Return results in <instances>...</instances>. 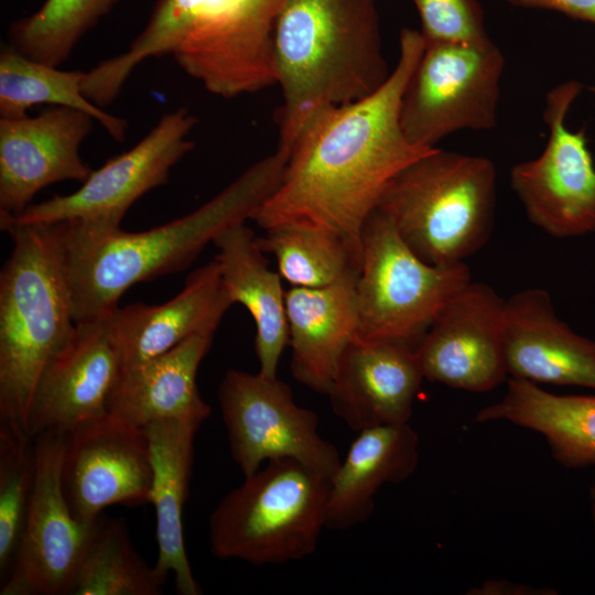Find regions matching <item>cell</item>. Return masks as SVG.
I'll return each mask as SVG.
<instances>
[{"instance_id": "d4e9b609", "label": "cell", "mask_w": 595, "mask_h": 595, "mask_svg": "<svg viewBox=\"0 0 595 595\" xmlns=\"http://www.w3.org/2000/svg\"><path fill=\"white\" fill-rule=\"evenodd\" d=\"M235 0H158L129 48L85 72L82 91L99 107L111 104L132 71L152 56L186 54L206 42L223 24Z\"/></svg>"}, {"instance_id": "5bb4252c", "label": "cell", "mask_w": 595, "mask_h": 595, "mask_svg": "<svg viewBox=\"0 0 595 595\" xmlns=\"http://www.w3.org/2000/svg\"><path fill=\"white\" fill-rule=\"evenodd\" d=\"M505 307L506 300L486 283L462 288L416 349L424 379L472 392L505 381Z\"/></svg>"}, {"instance_id": "836d02e7", "label": "cell", "mask_w": 595, "mask_h": 595, "mask_svg": "<svg viewBox=\"0 0 595 595\" xmlns=\"http://www.w3.org/2000/svg\"><path fill=\"white\" fill-rule=\"evenodd\" d=\"M526 9L552 10L572 19L595 24V0H506Z\"/></svg>"}, {"instance_id": "44dd1931", "label": "cell", "mask_w": 595, "mask_h": 595, "mask_svg": "<svg viewBox=\"0 0 595 595\" xmlns=\"http://www.w3.org/2000/svg\"><path fill=\"white\" fill-rule=\"evenodd\" d=\"M358 274L353 270L326 286L285 292L291 372L315 392L328 394L340 358L357 336Z\"/></svg>"}, {"instance_id": "cb8c5ba5", "label": "cell", "mask_w": 595, "mask_h": 595, "mask_svg": "<svg viewBox=\"0 0 595 595\" xmlns=\"http://www.w3.org/2000/svg\"><path fill=\"white\" fill-rule=\"evenodd\" d=\"M419 463V436L409 423L358 432L331 479L325 528L343 531L365 522L386 484L408 479Z\"/></svg>"}, {"instance_id": "7402d4cb", "label": "cell", "mask_w": 595, "mask_h": 595, "mask_svg": "<svg viewBox=\"0 0 595 595\" xmlns=\"http://www.w3.org/2000/svg\"><path fill=\"white\" fill-rule=\"evenodd\" d=\"M202 423L187 420H163L143 428L150 447L152 484L150 504L155 511L158 560L154 570L165 583L174 575L181 595H201L183 533V509L188 496L193 467L194 437Z\"/></svg>"}, {"instance_id": "f546056e", "label": "cell", "mask_w": 595, "mask_h": 595, "mask_svg": "<svg viewBox=\"0 0 595 595\" xmlns=\"http://www.w3.org/2000/svg\"><path fill=\"white\" fill-rule=\"evenodd\" d=\"M256 237L264 253L274 256L279 274L293 286L322 288L353 270L360 271L346 244L336 235L305 226H282Z\"/></svg>"}, {"instance_id": "277c9868", "label": "cell", "mask_w": 595, "mask_h": 595, "mask_svg": "<svg viewBox=\"0 0 595 595\" xmlns=\"http://www.w3.org/2000/svg\"><path fill=\"white\" fill-rule=\"evenodd\" d=\"M0 227L12 241L0 272V433L32 439L36 385L76 325L62 224Z\"/></svg>"}, {"instance_id": "d6a6232c", "label": "cell", "mask_w": 595, "mask_h": 595, "mask_svg": "<svg viewBox=\"0 0 595 595\" xmlns=\"http://www.w3.org/2000/svg\"><path fill=\"white\" fill-rule=\"evenodd\" d=\"M424 44L474 43L489 39L477 0H413Z\"/></svg>"}, {"instance_id": "4dcf8cb0", "label": "cell", "mask_w": 595, "mask_h": 595, "mask_svg": "<svg viewBox=\"0 0 595 595\" xmlns=\"http://www.w3.org/2000/svg\"><path fill=\"white\" fill-rule=\"evenodd\" d=\"M117 0H44L32 14L11 23L9 40L22 54L60 66Z\"/></svg>"}, {"instance_id": "9a60e30c", "label": "cell", "mask_w": 595, "mask_h": 595, "mask_svg": "<svg viewBox=\"0 0 595 595\" xmlns=\"http://www.w3.org/2000/svg\"><path fill=\"white\" fill-rule=\"evenodd\" d=\"M122 361L107 315L77 322L72 337L52 358L36 385L29 434H66L108 412Z\"/></svg>"}, {"instance_id": "6da1fadb", "label": "cell", "mask_w": 595, "mask_h": 595, "mask_svg": "<svg viewBox=\"0 0 595 595\" xmlns=\"http://www.w3.org/2000/svg\"><path fill=\"white\" fill-rule=\"evenodd\" d=\"M423 47L420 31L402 29L398 62L377 91L311 119L288 153L279 185L251 218L259 227L328 231L361 267L364 226L386 187L435 149L410 142L400 123L401 97Z\"/></svg>"}, {"instance_id": "52a82bcc", "label": "cell", "mask_w": 595, "mask_h": 595, "mask_svg": "<svg viewBox=\"0 0 595 595\" xmlns=\"http://www.w3.org/2000/svg\"><path fill=\"white\" fill-rule=\"evenodd\" d=\"M470 281L465 262L433 266L420 259L376 209L363 230L357 337L418 349L445 305Z\"/></svg>"}, {"instance_id": "2e32d148", "label": "cell", "mask_w": 595, "mask_h": 595, "mask_svg": "<svg viewBox=\"0 0 595 595\" xmlns=\"http://www.w3.org/2000/svg\"><path fill=\"white\" fill-rule=\"evenodd\" d=\"M94 119L56 107L35 117L0 118V213L18 215L44 187L84 183L91 173L79 147Z\"/></svg>"}, {"instance_id": "e575fe53", "label": "cell", "mask_w": 595, "mask_h": 595, "mask_svg": "<svg viewBox=\"0 0 595 595\" xmlns=\"http://www.w3.org/2000/svg\"><path fill=\"white\" fill-rule=\"evenodd\" d=\"M473 595H547L555 592L506 580H489L467 592Z\"/></svg>"}, {"instance_id": "30bf717a", "label": "cell", "mask_w": 595, "mask_h": 595, "mask_svg": "<svg viewBox=\"0 0 595 595\" xmlns=\"http://www.w3.org/2000/svg\"><path fill=\"white\" fill-rule=\"evenodd\" d=\"M197 118L187 109L165 113L130 150L91 171L82 186L31 204L18 215L0 213V221L52 225L76 220L101 229L121 227L131 205L149 191L163 185L171 169L193 150L187 136Z\"/></svg>"}, {"instance_id": "1f68e13d", "label": "cell", "mask_w": 595, "mask_h": 595, "mask_svg": "<svg viewBox=\"0 0 595 595\" xmlns=\"http://www.w3.org/2000/svg\"><path fill=\"white\" fill-rule=\"evenodd\" d=\"M33 439L0 433V578L7 577L18 551L35 483Z\"/></svg>"}, {"instance_id": "e0dca14e", "label": "cell", "mask_w": 595, "mask_h": 595, "mask_svg": "<svg viewBox=\"0 0 595 595\" xmlns=\"http://www.w3.org/2000/svg\"><path fill=\"white\" fill-rule=\"evenodd\" d=\"M424 376L416 349L355 337L344 351L327 394L348 428L409 423Z\"/></svg>"}, {"instance_id": "83f0119b", "label": "cell", "mask_w": 595, "mask_h": 595, "mask_svg": "<svg viewBox=\"0 0 595 595\" xmlns=\"http://www.w3.org/2000/svg\"><path fill=\"white\" fill-rule=\"evenodd\" d=\"M85 72L62 71L35 61L11 44L0 51V115L21 118L35 105H55L80 110L97 120L116 141L126 139L125 119L102 110L82 91Z\"/></svg>"}, {"instance_id": "603a6c76", "label": "cell", "mask_w": 595, "mask_h": 595, "mask_svg": "<svg viewBox=\"0 0 595 595\" xmlns=\"http://www.w3.org/2000/svg\"><path fill=\"white\" fill-rule=\"evenodd\" d=\"M214 335H194L169 351L122 369L108 411L144 428L163 420L203 423L210 407L199 394L196 376Z\"/></svg>"}, {"instance_id": "3957f363", "label": "cell", "mask_w": 595, "mask_h": 595, "mask_svg": "<svg viewBox=\"0 0 595 595\" xmlns=\"http://www.w3.org/2000/svg\"><path fill=\"white\" fill-rule=\"evenodd\" d=\"M273 61L283 100L277 150L288 155L320 111L364 99L389 78L377 0H283Z\"/></svg>"}, {"instance_id": "8992f818", "label": "cell", "mask_w": 595, "mask_h": 595, "mask_svg": "<svg viewBox=\"0 0 595 595\" xmlns=\"http://www.w3.org/2000/svg\"><path fill=\"white\" fill-rule=\"evenodd\" d=\"M331 478L277 458L226 494L209 516V548L221 560L277 565L313 554L325 528Z\"/></svg>"}, {"instance_id": "484cf974", "label": "cell", "mask_w": 595, "mask_h": 595, "mask_svg": "<svg viewBox=\"0 0 595 595\" xmlns=\"http://www.w3.org/2000/svg\"><path fill=\"white\" fill-rule=\"evenodd\" d=\"M213 244L218 249L215 259L231 301L242 304L255 321L258 372L277 378L281 355L289 344L282 278L269 269L264 252L245 223L227 228Z\"/></svg>"}, {"instance_id": "d590c367", "label": "cell", "mask_w": 595, "mask_h": 595, "mask_svg": "<svg viewBox=\"0 0 595 595\" xmlns=\"http://www.w3.org/2000/svg\"><path fill=\"white\" fill-rule=\"evenodd\" d=\"M588 498H589L591 516H592L594 536H595V483L589 488Z\"/></svg>"}, {"instance_id": "ac0fdd59", "label": "cell", "mask_w": 595, "mask_h": 595, "mask_svg": "<svg viewBox=\"0 0 595 595\" xmlns=\"http://www.w3.org/2000/svg\"><path fill=\"white\" fill-rule=\"evenodd\" d=\"M505 353L511 378L595 389V340L559 318L544 289L528 288L506 300Z\"/></svg>"}, {"instance_id": "4316f807", "label": "cell", "mask_w": 595, "mask_h": 595, "mask_svg": "<svg viewBox=\"0 0 595 595\" xmlns=\"http://www.w3.org/2000/svg\"><path fill=\"white\" fill-rule=\"evenodd\" d=\"M507 421L541 434L553 459L569 469L595 466V396L555 394L528 380H507L504 398L475 422Z\"/></svg>"}, {"instance_id": "5b68a950", "label": "cell", "mask_w": 595, "mask_h": 595, "mask_svg": "<svg viewBox=\"0 0 595 595\" xmlns=\"http://www.w3.org/2000/svg\"><path fill=\"white\" fill-rule=\"evenodd\" d=\"M495 206L494 163L437 147L390 181L376 209L420 259L451 266L486 245Z\"/></svg>"}, {"instance_id": "f1b7e54d", "label": "cell", "mask_w": 595, "mask_h": 595, "mask_svg": "<svg viewBox=\"0 0 595 595\" xmlns=\"http://www.w3.org/2000/svg\"><path fill=\"white\" fill-rule=\"evenodd\" d=\"M163 584L134 550L125 521L100 516L71 595H159Z\"/></svg>"}, {"instance_id": "8d00e7d4", "label": "cell", "mask_w": 595, "mask_h": 595, "mask_svg": "<svg viewBox=\"0 0 595 595\" xmlns=\"http://www.w3.org/2000/svg\"><path fill=\"white\" fill-rule=\"evenodd\" d=\"M589 91H591L592 95L595 97V86H591V87H589Z\"/></svg>"}, {"instance_id": "8fae6325", "label": "cell", "mask_w": 595, "mask_h": 595, "mask_svg": "<svg viewBox=\"0 0 595 595\" xmlns=\"http://www.w3.org/2000/svg\"><path fill=\"white\" fill-rule=\"evenodd\" d=\"M583 84L563 82L545 95L543 121L549 138L533 160L517 163L509 182L528 219L555 238L595 231V165L585 129L573 131L566 116Z\"/></svg>"}, {"instance_id": "9c48e42d", "label": "cell", "mask_w": 595, "mask_h": 595, "mask_svg": "<svg viewBox=\"0 0 595 595\" xmlns=\"http://www.w3.org/2000/svg\"><path fill=\"white\" fill-rule=\"evenodd\" d=\"M217 397L231 457L244 477L277 458L299 461L331 479L338 469L342 458L320 435L317 415L298 405L278 377L231 369Z\"/></svg>"}, {"instance_id": "d6986e66", "label": "cell", "mask_w": 595, "mask_h": 595, "mask_svg": "<svg viewBox=\"0 0 595 595\" xmlns=\"http://www.w3.org/2000/svg\"><path fill=\"white\" fill-rule=\"evenodd\" d=\"M234 304L216 259L193 271L171 300L117 306L107 314L122 369L164 354L194 335H214Z\"/></svg>"}, {"instance_id": "7c38bea8", "label": "cell", "mask_w": 595, "mask_h": 595, "mask_svg": "<svg viewBox=\"0 0 595 595\" xmlns=\"http://www.w3.org/2000/svg\"><path fill=\"white\" fill-rule=\"evenodd\" d=\"M36 470L24 531L1 595H71L96 523L78 521L62 487L64 433L34 439ZM100 518V517H99Z\"/></svg>"}, {"instance_id": "ba28073f", "label": "cell", "mask_w": 595, "mask_h": 595, "mask_svg": "<svg viewBox=\"0 0 595 595\" xmlns=\"http://www.w3.org/2000/svg\"><path fill=\"white\" fill-rule=\"evenodd\" d=\"M504 69L505 57L490 39L424 44L401 97L408 140L436 148L457 131L495 129Z\"/></svg>"}, {"instance_id": "7a4b0ae2", "label": "cell", "mask_w": 595, "mask_h": 595, "mask_svg": "<svg viewBox=\"0 0 595 595\" xmlns=\"http://www.w3.org/2000/svg\"><path fill=\"white\" fill-rule=\"evenodd\" d=\"M286 158L277 150L194 212L144 231L61 223L75 323L106 316L137 283L183 271L220 232L251 219L279 185Z\"/></svg>"}, {"instance_id": "ffe728a7", "label": "cell", "mask_w": 595, "mask_h": 595, "mask_svg": "<svg viewBox=\"0 0 595 595\" xmlns=\"http://www.w3.org/2000/svg\"><path fill=\"white\" fill-rule=\"evenodd\" d=\"M282 4L283 0H235L206 42L174 60L206 90L223 98L275 85L273 35Z\"/></svg>"}, {"instance_id": "4fadbf2b", "label": "cell", "mask_w": 595, "mask_h": 595, "mask_svg": "<svg viewBox=\"0 0 595 595\" xmlns=\"http://www.w3.org/2000/svg\"><path fill=\"white\" fill-rule=\"evenodd\" d=\"M151 484L143 428L108 411L65 434L62 487L82 523L94 524L109 506L150 504Z\"/></svg>"}]
</instances>
